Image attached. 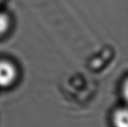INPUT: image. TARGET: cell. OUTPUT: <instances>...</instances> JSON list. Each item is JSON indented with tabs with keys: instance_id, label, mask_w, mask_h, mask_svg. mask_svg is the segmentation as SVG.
Masks as SVG:
<instances>
[{
	"instance_id": "3957f363",
	"label": "cell",
	"mask_w": 128,
	"mask_h": 127,
	"mask_svg": "<svg viewBox=\"0 0 128 127\" xmlns=\"http://www.w3.org/2000/svg\"><path fill=\"white\" fill-rule=\"evenodd\" d=\"M9 25L8 18L5 14L0 13V35H2L3 32L6 31Z\"/></svg>"
},
{
	"instance_id": "7a4b0ae2",
	"label": "cell",
	"mask_w": 128,
	"mask_h": 127,
	"mask_svg": "<svg viewBox=\"0 0 128 127\" xmlns=\"http://www.w3.org/2000/svg\"><path fill=\"white\" fill-rule=\"evenodd\" d=\"M114 127H128V118L126 109H119L113 115Z\"/></svg>"
},
{
	"instance_id": "6da1fadb",
	"label": "cell",
	"mask_w": 128,
	"mask_h": 127,
	"mask_svg": "<svg viewBox=\"0 0 128 127\" xmlns=\"http://www.w3.org/2000/svg\"><path fill=\"white\" fill-rule=\"evenodd\" d=\"M16 78V70L8 62H0V87L6 88L12 85Z\"/></svg>"
}]
</instances>
